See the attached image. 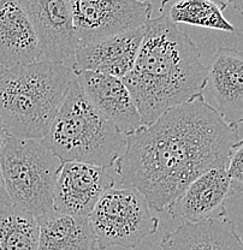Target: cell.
Segmentation results:
<instances>
[{
  "mask_svg": "<svg viewBox=\"0 0 243 250\" xmlns=\"http://www.w3.org/2000/svg\"><path fill=\"white\" fill-rule=\"evenodd\" d=\"M239 141V129L200 95L128 136L114 170L122 186L137 189L152 209L164 212L201 174L226 168Z\"/></svg>",
  "mask_w": 243,
  "mask_h": 250,
  "instance_id": "cell-1",
  "label": "cell"
},
{
  "mask_svg": "<svg viewBox=\"0 0 243 250\" xmlns=\"http://www.w3.org/2000/svg\"><path fill=\"white\" fill-rule=\"evenodd\" d=\"M134 69L123 82L132 93L143 125L169 109L203 95L208 67L194 41L166 14L147 23Z\"/></svg>",
  "mask_w": 243,
  "mask_h": 250,
  "instance_id": "cell-2",
  "label": "cell"
},
{
  "mask_svg": "<svg viewBox=\"0 0 243 250\" xmlns=\"http://www.w3.org/2000/svg\"><path fill=\"white\" fill-rule=\"evenodd\" d=\"M70 66L39 61L0 75V121L7 136L43 140L74 80Z\"/></svg>",
  "mask_w": 243,
  "mask_h": 250,
  "instance_id": "cell-3",
  "label": "cell"
},
{
  "mask_svg": "<svg viewBox=\"0 0 243 250\" xmlns=\"http://www.w3.org/2000/svg\"><path fill=\"white\" fill-rule=\"evenodd\" d=\"M41 141L62 163H85L107 170L116 165L127 147V136L94 107L75 77Z\"/></svg>",
  "mask_w": 243,
  "mask_h": 250,
  "instance_id": "cell-4",
  "label": "cell"
},
{
  "mask_svg": "<svg viewBox=\"0 0 243 250\" xmlns=\"http://www.w3.org/2000/svg\"><path fill=\"white\" fill-rule=\"evenodd\" d=\"M63 164L41 140L7 136L0 149V171L12 205L35 217L53 210Z\"/></svg>",
  "mask_w": 243,
  "mask_h": 250,
  "instance_id": "cell-5",
  "label": "cell"
},
{
  "mask_svg": "<svg viewBox=\"0 0 243 250\" xmlns=\"http://www.w3.org/2000/svg\"><path fill=\"white\" fill-rule=\"evenodd\" d=\"M88 219L101 250L135 248L159 228V219L152 214L147 199L133 187L107 190Z\"/></svg>",
  "mask_w": 243,
  "mask_h": 250,
  "instance_id": "cell-6",
  "label": "cell"
},
{
  "mask_svg": "<svg viewBox=\"0 0 243 250\" xmlns=\"http://www.w3.org/2000/svg\"><path fill=\"white\" fill-rule=\"evenodd\" d=\"M80 48L143 27L152 20L153 5L140 0L71 1Z\"/></svg>",
  "mask_w": 243,
  "mask_h": 250,
  "instance_id": "cell-7",
  "label": "cell"
},
{
  "mask_svg": "<svg viewBox=\"0 0 243 250\" xmlns=\"http://www.w3.org/2000/svg\"><path fill=\"white\" fill-rule=\"evenodd\" d=\"M38 38L41 61L64 64L76 56L80 41L71 0H22Z\"/></svg>",
  "mask_w": 243,
  "mask_h": 250,
  "instance_id": "cell-8",
  "label": "cell"
},
{
  "mask_svg": "<svg viewBox=\"0 0 243 250\" xmlns=\"http://www.w3.org/2000/svg\"><path fill=\"white\" fill-rule=\"evenodd\" d=\"M113 187L114 178L107 168L85 163H64L54 188L53 209L89 218L96 202Z\"/></svg>",
  "mask_w": 243,
  "mask_h": 250,
  "instance_id": "cell-9",
  "label": "cell"
},
{
  "mask_svg": "<svg viewBox=\"0 0 243 250\" xmlns=\"http://www.w3.org/2000/svg\"><path fill=\"white\" fill-rule=\"evenodd\" d=\"M74 75L94 107L124 136H130L143 126L132 93L121 78L90 71Z\"/></svg>",
  "mask_w": 243,
  "mask_h": 250,
  "instance_id": "cell-10",
  "label": "cell"
},
{
  "mask_svg": "<svg viewBox=\"0 0 243 250\" xmlns=\"http://www.w3.org/2000/svg\"><path fill=\"white\" fill-rule=\"evenodd\" d=\"M147 25L81 47L71 69L109 75L123 80L132 72L136 62Z\"/></svg>",
  "mask_w": 243,
  "mask_h": 250,
  "instance_id": "cell-11",
  "label": "cell"
},
{
  "mask_svg": "<svg viewBox=\"0 0 243 250\" xmlns=\"http://www.w3.org/2000/svg\"><path fill=\"white\" fill-rule=\"evenodd\" d=\"M207 85L226 123L239 129L243 124V53L234 47H219L211 59Z\"/></svg>",
  "mask_w": 243,
  "mask_h": 250,
  "instance_id": "cell-12",
  "label": "cell"
},
{
  "mask_svg": "<svg viewBox=\"0 0 243 250\" xmlns=\"http://www.w3.org/2000/svg\"><path fill=\"white\" fill-rule=\"evenodd\" d=\"M232 192L226 168H212L189 184L167 212L174 219L185 221L226 217L225 203Z\"/></svg>",
  "mask_w": 243,
  "mask_h": 250,
  "instance_id": "cell-13",
  "label": "cell"
},
{
  "mask_svg": "<svg viewBox=\"0 0 243 250\" xmlns=\"http://www.w3.org/2000/svg\"><path fill=\"white\" fill-rule=\"evenodd\" d=\"M41 61L38 38L20 0H0V65L5 70Z\"/></svg>",
  "mask_w": 243,
  "mask_h": 250,
  "instance_id": "cell-14",
  "label": "cell"
},
{
  "mask_svg": "<svg viewBox=\"0 0 243 250\" xmlns=\"http://www.w3.org/2000/svg\"><path fill=\"white\" fill-rule=\"evenodd\" d=\"M160 250H243V238L228 215L184 221L163 237Z\"/></svg>",
  "mask_w": 243,
  "mask_h": 250,
  "instance_id": "cell-15",
  "label": "cell"
},
{
  "mask_svg": "<svg viewBox=\"0 0 243 250\" xmlns=\"http://www.w3.org/2000/svg\"><path fill=\"white\" fill-rule=\"evenodd\" d=\"M39 250H90L96 246L88 218L49 210L36 217Z\"/></svg>",
  "mask_w": 243,
  "mask_h": 250,
  "instance_id": "cell-16",
  "label": "cell"
},
{
  "mask_svg": "<svg viewBox=\"0 0 243 250\" xmlns=\"http://www.w3.org/2000/svg\"><path fill=\"white\" fill-rule=\"evenodd\" d=\"M228 1L211 0H178L163 1L159 12H164L174 23H184L194 27L234 33L235 27L224 17Z\"/></svg>",
  "mask_w": 243,
  "mask_h": 250,
  "instance_id": "cell-17",
  "label": "cell"
},
{
  "mask_svg": "<svg viewBox=\"0 0 243 250\" xmlns=\"http://www.w3.org/2000/svg\"><path fill=\"white\" fill-rule=\"evenodd\" d=\"M0 250H39L35 215L16 206L0 213Z\"/></svg>",
  "mask_w": 243,
  "mask_h": 250,
  "instance_id": "cell-18",
  "label": "cell"
},
{
  "mask_svg": "<svg viewBox=\"0 0 243 250\" xmlns=\"http://www.w3.org/2000/svg\"><path fill=\"white\" fill-rule=\"evenodd\" d=\"M226 172L231 181L232 190L243 195V139L232 147L230 152Z\"/></svg>",
  "mask_w": 243,
  "mask_h": 250,
  "instance_id": "cell-19",
  "label": "cell"
},
{
  "mask_svg": "<svg viewBox=\"0 0 243 250\" xmlns=\"http://www.w3.org/2000/svg\"><path fill=\"white\" fill-rule=\"evenodd\" d=\"M12 206L14 205H12L9 194H7L6 187H5L4 183V178H2L1 171H0V213L4 212L7 208L12 207Z\"/></svg>",
  "mask_w": 243,
  "mask_h": 250,
  "instance_id": "cell-20",
  "label": "cell"
},
{
  "mask_svg": "<svg viewBox=\"0 0 243 250\" xmlns=\"http://www.w3.org/2000/svg\"><path fill=\"white\" fill-rule=\"evenodd\" d=\"M6 139H7V134H6V131H5V127H4V125H2L1 121H0V149H1L2 146H4Z\"/></svg>",
  "mask_w": 243,
  "mask_h": 250,
  "instance_id": "cell-21",
  "label": "cell"
},
{
  "mask_svg": "<svg viewBox=\"0 0 243 250\" xmlns=\"http://www.w3.org/2000/svg\"><path fill=\"white\" fill-rule=\"evenodd\" d=\"M232 6V9L236 10L237 12H240V14L243 15V1H231L229 2L228 1V6Z\"/></svg>",
  "mask_w": 243,
  "mask_h": 250,
  "instance_id": "cell-22",
  "label": "cell"
},
{
  "mask_svg": "<svg viewBox=\"0 0 243 250\" xmlns=\"http://www.w3.org/2000/svg\"><path fill=\"white\" fill-rule=\"evenodd\" d=\"M4 71H5V69H4V67L1 66V65H0V75H1L2 72H4Z\"/></svg>",
  "mask_w": 243,
  "mask_h": 250,
  "instance_id": "cell-23",
  "label": "cell"
},
{
  "mask_svg": "<svg viewBox=\"0 0 243 250\" xmlns=\"http://www.w3.org/2000/svg\"><path fill=\"white\" fill-rule=\"evenodd\" d=\"M90 250H101L100 248H99V247L98 246H95V247H93V248H91Z\"/></svg>",
  "mask_w": 243,
  "mask_h": 250,
  "instance_id": "cell-24",
  "label": "cell"
},
{
  "mask_svg": "<svg viewBox=\"0 0 243 250\" xmlns=\"http://www.w3.org/2000/svg\"><path fill=\"white\" fill-rule=\"evenodd\" d=\"M242 238H243V236H242Z\"/></svg>",
  "mask_w": 243,
  "mask_h": 250,
  "instance_id": "cell-25",
  "label": "cell"
}]
</instances>
